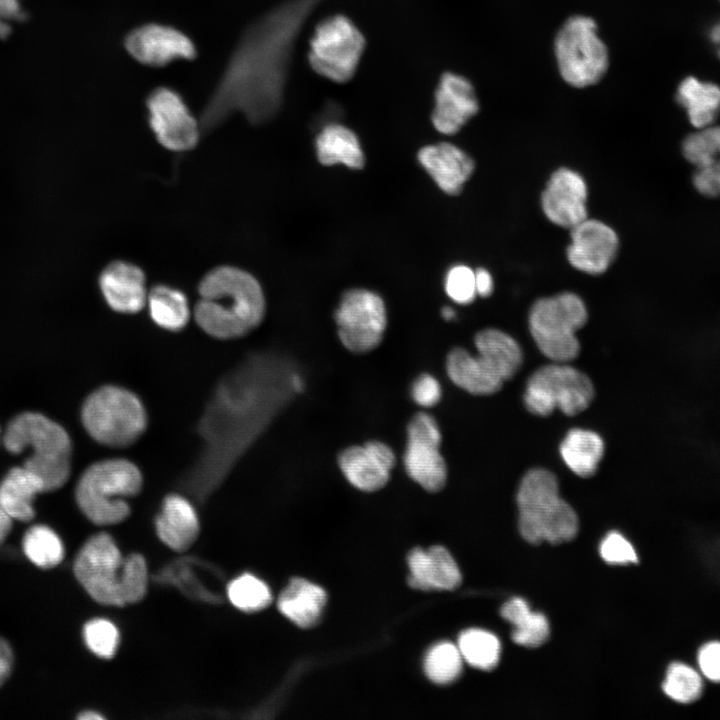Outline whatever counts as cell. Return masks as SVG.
Here are the masks:
<instances>
[{"label": "cell", "mask_w": 720, "mask_h": 720, "mask_svg": "<svg viewBox=\"0 0 720 720\" xmlns=\"http://www.w3.org/2000/svg\"><path fill=\"white\" fill-rule=\"evenodd\" d=\"M501 616L514 626L512 639L521 646L538 647L549 636L547 618L531 611L527 602L521 598L506 602L501 608Z\"/></svg>", "instance_id": "obj_32"}, {"label": "cell", "mask_w": 720, "mask_h": 720, "mask_svg": "<svg viewBox=\"0 0 720 720\" xmlns=\"http://www.w3.org/2000/svg\"><path fill=\"white\" fill-rule=\"evenodd\" d=\"M696 665L704 679L720 683V640H709L698 648Z\"/></svg>", "instance_id": "obj_42"}, {"label": "cell", "mask_w": 720, "mask_h": 720, "mask_svg": "<svg viewBox=\"0 0 720 720\" xmlns=\"http://www.w3.org/2000/svg\"><path fill=\"white\" fill-rule=\"evenodd\" d=\"M663 693L673 702L688 705L701 698L704 677L697 667L684 661L671 662L661 685Z\"/></svg>", "instance_id": "obj_33"}, {"label": "cell", "mask_w": 720, "mask_h": 720, "mask_svg": "<svg viewBox=\"0 0 720 720\" xmlns=\"http://www.w3.org/2000/svg\"><path fill=\"white\" fill-rule=\"evenodd\" d=\"M88 435L109 448H126L146 432L148 414L142 400L120 385L107 384L91 392L81 408Z\"/></svg>", "instance_id": "obj_7"}, {"label": "cell", "mask_w": 720, "mask_h": 720, "mask_svg": "<svg viewBox=\"0 0 720 720\" xmlns=\"http://www.w3.org/2000/svg\"><path fill=\"white\" fill-rule=\"evenodd\" d=\"M198 294L194 320L214 339L242 338L263 321L266 304L262 287L240 268L219 266L209 271L198 286Z\"/></svg>", "instance_id": "obj_2"}, {"label": "cell", "mask_w": 720, "mask_h": 720, "mask_svg": "<svg viewBox=\"0 0 720 720\" xmlns=\"http://www.w3.org/2000/svg\"><path fill=\"white\" fill-rule=\"evenodd\" d=\"M560 453L572 472L586 478L596 473L604 453V443L597 433L574 428L563 439Z\"/></svg>", "instance_id": "obj_30"}, {"label": "cell", "mask_w": 720, "mask_h": 720, "mask_svg": "<svg viewBox=\"0 0 720 720\" xmlns=\"http://www.w3.org/2000/svg\"><path fill=\"white\" fill-rule=\"evenodd\" d=\"M601 557L610 564H632L638 562L633 545L618 532L609 533L600 545Z\"/></svg>", "instance_id": "obj_41"}, {"label": "cell", "mask_w": 720, "mask_h": 720, "mask_svg": "<svg viewBox=\"0 0 720 720\" xmlns=\"http://www.w3.org/2000/svg\"><path fill=\"white\" fill-rule=\"evenodd\" d=\"M148 586V568L145 558L138 553L125 557L123 572V600L124 604H134L141 601Z\"/></svg>", "instance_id": "obj_39"}, {"label": "cell", "mask_w": 720, "mask_h": 720, "mask_svg": "<svg viewBox=\"0 0 720 720\" xmlns=\"http://www.w3.org/2000/svg\"><path fill=\"white\" fill-rule=\"evenodd\" d=\"M588 319L583 300L573 292L542 297L529 311V329L539 350L554 362L566 363L580 351L576 332Z\"/></svg>", "instance_id": "obj_8"}, {"label": "cell", "mask_w": 720, "mask_h": 720, "mask_svg": "<svg viewBox=\"0 0 720 720\" xmlns=\"http://www.w3.org/2000/svg\"><path fill=\"white\" fill-rule=\"evenodd\" d=\"M457 647L463 660L475 668L491 670L498 664L501 644L490 632L481 629L465 630L458 638Z\"/></svg>", "instance_id": "obj_34"}, {"label": "cell", "mask_w": 720, "mask_h": 720, "mask_svg": "<svg viewBox=\"0 0 720 720\" xmlns=\"http://www.w3.org/2000/svg\"><path fill=\"white\" fill-rule=\"evenodd\" d=\"M13 662V654L9 644L0 638V685L10 674Z\"/></svg>", "instance_id": "obj_45"}, {"label": "cell", "mask_w": 720, "mask_h": 720, "mask_svg": "<svg viewBox=\"0 0 720 720\" xmlns=\"http://www.w3.org/2000/svg\"><path fill=\"white\" fill-rule=\"evenodd\" d=\"M519 530L533 544L547 541L559 544L575 537L578 518L574 509L559 495L555 475L543 468L528 471L517 493Z\"/></svg>", "instance_id": "obj_6"}, {"label": "cell", "mask_w": 720, "mask_h": 720, "mask_svg": "<svg viewBox=\"0 0 720 720\" xmlns=\"http://www.w3.org/2000/svg\"><path fill=\"white\" fill-rule=\"evenodd\" d=\"M463 658L456 645L441 642L430 648L424 661L427 677L437 684H449L462 672Z\"/></svg>", "instance_id": "obj_36"}, {"label": "cell", "mask_w": 720, "mask_h": 720, "mask_svg": "<svg viewBox=\"0 0 720 720\" xmlns=\"http://www.w3.org/2000/svg\"><path fill=\"white\" fill-rule=\"evenodd\" d=\"M567 259L575 269L590 275L604 273L614 261L619 239L606 223L586 218L570 229Z\"/></svg>", "instance_id": "obj_17"}, {"label": "cell", "mask_w": 720, "mask_h": 720, "mask_svg": "<svg viewBox=\"0 0 720 720\" xmlns=\"http://www.w3.org/2000/svg\"><path fill=\"white\" fill-rule=\"evenodd\" d=\"M408 583L419 590H452L461 583V572L443 546L415 548L408 555Z\"/></svg>", "instance_id": "obj_24"}, {"label": "cell", "mask_w": 720, "mask_h": 720, "mask_svg": "<svg viewBox=\"0 0 720 720\" xmlns=\"http://www.w3.org/2000/svg\"><path fill=\"white\" fill-rule=\"evenodd\" d=\"M99 287L105 302L115 312L135 314L146 306L145 275L132 263L114 261L108 264L100 274Z\"/></svg>", "instance_id": "obj_21"}, {"label": "cell", "mask_w": 720, "mask_h": 720, "mask_svg": "<svg viewBox=\"0 0 720 720\" xmlns=\"http://www.w3.org/2000/svg\"><path fill=\"white\" fill-rule=\"evenodd\" d=\"M326 601L327 595L320 586L293 578L279 595L277 607L295 625L310 628L320 620Z\"/></svg>", "instance_id": "obj_26"}, {"label": "cell", "mask_w": 720, "mask_h": 720, "mask_svg": "<svg viewBox=\"0 0 720 720\" xmlns=\"http://www.w3.org/2000/svg\"><path fill=\"white\" fill-rule=\"evenodd\" d=\"M46 492L41 478L24 466L11 469L0 483V505L15 520L28 522L35 516L33 500Z\"/></svg>", "instance_id": "obj_27"}, {"label": "cell", "mask_w": 720, "mask_h": 720, "mask_svg": "<svg viewBox=\"0 0 720 720\" xmlns=\"http://www.w3.org/2000/svg\"><path fill=\"white\" fill-rule=\"evenodd\" d=\"M594 396L591 380L578 369L555 362L538 368L528 379L524 403L529 412L548 416L556 408L568 416L584 411Z\"/></svg>", "instance_id": "obj_11"}, {"label": "cell", "mask_w": 720, "mask_h": 720, "mask_svg": "<svg viewBox=\"0 0 720 720\" xmlns=\"http://www.w3.org/2000/svg\"><path fill=\"white\" fill-rule=\"evenodd\" d=\"M682 151L695 167V188L705 196H720V127L708 126L690 134Z\"/></svg>", "instance_id": "obj_23"}, {"label": "cell", "mask_w": 720, "mask_h": 720, "mask_svg": "<svg viewBox=\"0 0 720 720\" xmlns=\"http://www.w3.org/2000/svg\"><path fill=\"white\" fill-rule=\"evenodd\" d=\"M146 306L151 320L166 331L183 330L191 318L185 294L167 285L160 284L148 291Z\"/></svg>", "instance_id": "obj_31"}, {"label": "cell", "mask_w": 720, "mask_h": 720, "mask_svg": "<svg viewBox=\"0 0 720 720\" xmlns=\"http://www.w3.org/2000/svg\"><path fill=\"white\" fill-rule=\"evenodd\" d=\"M337 460L347 481L364 492L383 488L396 465L393 449L378 440L347 447L339 453Z\"/></svg>", "instance_id": "obj_19"}, {"label": "cell", "mask_w": 720, "mask_h": 720, "mask_svg": "<svg viewBox=\"0 0 720 720\" xmlns=\"http://www.w3.org/2000/svg\"><path fill=\"white\" fill-rule=\"evenodd\" d=\"M159 539L172 550L183 552L189 549L200 531L197 512L191 502L182 495L169 494L161 505L155 519Z\"/></svg>", "instance_id": "obj_25"}, {"label": "cell", "mask_w": 720, "mask_h": 720, "mask_svg": "<svg viewBox=\"0 0 720 720\" xmlns=\"http://www.w3.org/2000/svg\"><path fill=\"white\" fill-rule=\"evenodd\" d=\"M143 487L142 471L126 458H107L88 466L80 476L75 499L94 524L114 525L130 514L129 499Z\"/></svg>", "instance_id": "obj_5"}, {"label": "cell", "mask_w": 720, "mask_h": 720, "mask_svg": "<svg viewBox=\"0 0 720 720\" xmlns=\"http://www.w3.org/2000/svg\"><path fill=\"white\" fill-rule=\"evenodd\" d=\"M24 18L18 0H0V19L20 20Z\"/></svg>", "instance_id": "obj_46"}, {"label": "cell", "mask_w": 720, "mask_h": 720, "mask_svg": "<svg viewBox=\"0 0 720 720\" xmlns=\"http://www.w3.org/2000/svg\"><path fill=\"white\" fill-rule=\"evenodd\" d=\"M444 288L455 303H472L477 296L474 270L463 264L451 267L446 274Z\"/></svg>", "instance_id": "obj_40"}, {"label": "cell", "mask_w": 720, "mask_h": 720, "mask_svg": "<svg viewBox=\"0 0 720 720\" xmlns=\"http://www.w3.org/2000/svg\"><path fill=\"white\" fill-rule=\"evenodd\" d=\"M442 390L438 380L430 374H421L411 386V396L421 407H433L441 399Z\"/></svg>", "instance_id": "obj_43"}, {"label": "cell", "mask_w": 720, "mask_h": 720, "mask_svg": "<svg viewBox=\"0 0 720 720\" xmlns=\"http://www.w3.org/2000/svg\"><path fill=\"white\" fill-rule=\"evenodd\" d=\"M341 344L350 352L363 354L376 349L384 338L387 313L383 299L367 289L346 291L335 311Z\"/></svg>", "instance_id": "obj_13"}, {"label": "cell", "mask_w": 720, "mask_h": 720, "mask_svg": "<svg viewBox=\"0 0 720 720\" xmlns=\"http://www.w3.org/2000/svg\"><path fill=\"white\" fill-rule=\"evenodd\" d=\"M124 46L135 60L151 67H162L175 59L192 60L197 55L188 36L173 27L156 23L130 31Z\"/></svg>", "instance_id": "obj_16"}, {"label": "cell", "mask_w": 720, "mask_h": 720, "mask_svg": "<svg viewBox=\"0 0 720 720\" xmlns=\"http://www.w3.org/2000/svg\"><path fill=\"white\" fill-rule=\"evenodd\" d=\"M22 547L27 558L44 569L57 566L64 557L60 537L45 525L30 527L23 537Z\"/></svg>", "instance_id": "obj_35"}, {"label": "cell", "mask_w": 720, "mask_h": 720, "mask_svg": "<svg viewBox=\"0 0 720 720\" xmlns=\"http://www.w3.org/2000/svg\"><path fill=\"white\" fill-rule=\"evenodd\" d=\"M474 272L477 296L484 298L489 297L494 289V282L491 273L485 268H478Z\"/></svg>", "instance_id": "obj_44"}, {"label": "cell", "mask_w": 720, "mask_h": 720, "mask_svg": "<svg viewBox=\"0 0 720 720\" xmlns=\"http://www.w3.org/2000/svg\"><path fill=\"white\" fill-rule=\"evenodd\" d=\"M103 715L99 714L95 711H84L78 715L79 720H101L103 719Z\"/></svg>", "instance_id": "obj_49"}, {"label": "cell", "mask_w": 720, "mask_h": 720, "mask_svg": "<svg viewBox=\"0 0 720 720\" xmlns=\"http://www.w3.org/2000/svg\"><path fill=\"white\" fill-rule=\"evenodd\" d=\"M431 121L434 128L453 135L479 111V101L472 83L464 76L445 72L434 94Z\"/></svg>", "instance_id": "obj_20"}, {"label": "cell", "mask_w": 720, "mask_h": 720, "mask_svg": "<svg viewBox=\"0 0 720 720\" xmlns=\"http://www.w3.org/2000/svg\"><path fill=\"white\" fill-rule=\"evenodd\" d=\"M676 98L697 129L711 126L720 111V87L694 77H687L681 82Z\"/></svg>", "instance_id": "obj_29"}, {"label": "cell", "mask_w": 720, "mask_h": 720, "mask_svg": "<svg viewBox=\"0 0 720 720\" xmlns=\"http://www.w3.org/2000/svg\"><path fill=\"white\" fill-rule=\"evenodd\" d=\"M418 161L448 195L459 194L474 171L473 159L449 142L427 145L417 154Z\"/></svg>", "instance_id": "obj_22"}, {"label": "cell", "mask_w": 720, "mask_h": 720, "mask_svg": "<svg viewBox=\"0 0 720 720\" xmlns=\"http://www.w3.org/2000/svg\"><path fill=\"white\" fill-rule=\"evenodd\" d=\"M12 518L0 505V544L6 539L12 528Z\"/></svg>", "instance_id": "obj_47"}, {"label": "cell", "mask_w": 720, "mask_h": 720, "mask_svg": "<svg viewBox=\"0 0 720 720\" xmlns=\"http://www.w3.org/2000/svg\"><path fill=\"white\" fill-rule=\"evenodd\" d=\"M710 38L712 43L715 45L717 55L720 58V22L713 26L710 32Z\"/></svg>", "instance_id": "obj_48"}, {"label": "cell", "mask_w": 720, "mask_h": 720, "mask_svg": "<svg viewBox=\"0 0 720 720\" xmlns=\"http://www.w3.org/2000/svg\"><path fill=\"white\" fill-rule=\"evenodd\" d=\"M588 189L584 178L570 168H559L550 176L541 195V207L547 219L571 229L586 218Z\"/></svg>", "instance_id": "obj_18"}, {"label": "cell", "mask_w": 720, "mask_h": 720, "mask_svg": "<svg viewBox=\"0 0 720 720\" xmlns=\"http://www.w3.org/2000/svg\"><path fill=\"white\" fill-rule=\"evenodd\" d=\"M365 45L364 35L347 16L332 15L316 25L308 61L320 76L345 83L356 73Z\"/></svg>", "instance_id": "obj_10"}, {"label": "cell", "mask_w": 720, "mask_h": 720, "mask_svg": "<svg viewBox=\"0 0 720 720\" xmlns=\"http://www.w3.org/2000/svg\"><path fill=\"white\" fill-rule=\"evenodd\" d=\"M6 449L14 454L31 450L23 466L38 475L46 492L62 487L71 471L72 442L58 423L34 412L14 418L4 434Z\"/></svg>", "instance_id": "obj_3"}, {"label": "cell", "mask_w": 720, "mask_h": 720, "mask_svg": "<svg viewBox=\"0 0 720 720\" xmlns=\"http://www.w3.org/2000/svg\"><path fill=\"white\" fill-rule=\"evenodd\" d=\"M441 314L445 320H451L455 317V310L450 306H445L442 308Z\"/></svg>", "instance_id": "obj_50"}, {"label": "cell", "mask_w": 720, "mask_h": 720, "mask_svg": "<svg viewBox=\"0 0 720 720\" xmlns=\"http://www.w3.org/2000/svg\"><path fill=\"white\" fill-rule=\"evenodd\" d=\"M554 54L562 79L575 88L595 85L609 67L608 49L598 36L597 24L584 15L571 16L561 25Z\"/></svg>", "instance_id": "obj_9"}, {"label": "cell", "mask_w": 720, "mask_h": 720, "mask_svg": "<svg viewBox=\"0 0 720 720\" xmlns=\"http://www.w3.org/2000/svg\"><path fill=\"white\" fill-rule=\"evenodd\" d=\"M87 647L101 658L114 656L119 644V631L111 621L95 618L88 621L83 629Z\"/></svg>", "instance_id": "obj_38"}, {"label": "cell", "mask_w": 720, "mask_h": 720, "mask_svg": "<svg viewBox=\"0 0 720 720\" xmlns=\"http://www.w3.org/2000/svg\"><path fill=\"white\" fill-rule=\"evenodd\" d=\"M9 31L10 29L7 23L4 20L0 19V37L7 36Z\"/></svg>", "instance_id": "obj_51"}, {"label": "cell", "mask_w": 720, "mask_h": 720, "mask_svg": "<svg viewBox=\"0 0 720 720\" xmlns=\"http://www.w3.org/2000/svg\"><path fill=\"white\" fill-rule=\"evenodd\" d=\"M146 106L150 127L163 147L183 152L197 145L202 136L199 120L177 91L157 87L148 95Z\"/></svg>", "instance_id": "obj_15"}, {"label": "cell", "mask_w": 720, "mask_h": 720, "mask_svg": "<svg viewBox=\"0 0 720 720\" xmlns=\"http://www.w3.org/2000/svg\"><path fill=\"white\" fill-rule=\"evenodd\" d=\"M322 1L284 0L246 28L202 111V135L234 112L253 125L275 117L283 104L297 38Z\"/></svg>", "instance_id": "obj_1"}, {"label": "cell", "mask_w": 720, "mask_h": 720, "mask_svg": "<svg viewBox=\"0 0 720 720\" xmlns=\"http://www.w3.org/2000/svg\"><path fill=\"white\" fill-rule=\"evenodd\" d=\"M124 560L114 539L105 532L90 537L74 561V574L96 602L124 606Z\"/></svg>", "instance_id": "obj_12"}, {"label": "cell", "mask_w": 720, "mask_h": 720, "mask_svg": "<svg viewBox=\"0 0 720 720\" xmlns=\"http://www.w3.org/2000/svg\"><path fill=\"white\" fill-rule=\"evenodd\" d=\"M315 148L318 161L325 165L343 164L362 169L365 157L357 135L348 127L331 123L319 132Z\"/></svg>", "instance_id": "obj_28"}, {"label": "cell", "mask_w": 720, "mask_h": 720, "mask_svg": "<svg viewBox=\"0 0 720 720\" xmlns=\"http://www.w3.org/2000/svg\"><path fill=\"white\" fill-rule=\"evenodd\" d=\"M441 440V431L433 416L418 412L410 419L403 463L407 475L428 492L440 491L447 481Z\"/></svg>", "instance_id": "obj_14"}, {"label": "cell", "mask_w": 720, "mask_h": 720, "mask_svg": "<svg viewBox=\"0 0 720 720\" xmlns=\"http://www.w3.org/2000/svg\"><path fill=\"white\" fill-rule=\"evenodd\" d=\"M227 596L236 608L245 612L264 609L272 601L267 584L250 573L233 579L227 586Z\"/></svg>", "instance_id": "obj_37"}, {"label": "cell", "mask_w": 720, "mask_h": 720, "mask_svg": "<svg viewBox=\"0 0 720 720\" xmlns=\"http://www.w3.org/2000/svg\"><path fill=\"white\" fill-rule=\"evenodd\" d=\"M476 355L454 348L447 356L446 370L451 381L474 395H490L511 379L522 363L519 344L505 332L487 328L476 334Z\"/></svg>", "instance_id": "obj_4"}]
</instances>
